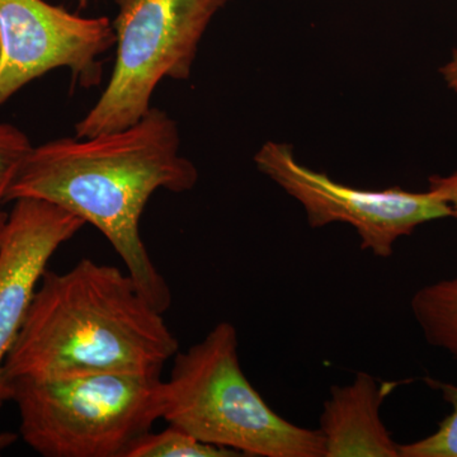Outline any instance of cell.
<instances>
[{
    "label": "cell",
    "mask_w": 457,
    "mask_h": 457,
    "mask_svg": "<svg viewBox=\"0 0 457 457\" xmlns=\"http://www.w3.org/2000/svg\"><path fill=\"white\" fill-rule=\"evenodd\" d=\"M179 146L176 121L154 107L121 130L33 145L8 189L7 204L20 198L46 201L93 225L147 302L165 312L170 288L147 253L140 220L158 189L182 194L196 186V167Z\"/></svg>",
    "instance_id": "cell-1"
},
{
    "label": "cell",
    "mask_w": 457,
    "mask_h": 457,
    "mask_svg": "<svg viewBox=\"0 0 457 457\" xmlns=\"http://www.w3.org/2000/svg\"><path fill=\"white\" fill-rule=\"evenodd\" d=\"M177 352L163 312L131 276L84 258L66 272L42 276L4 370L9 381L161 375Z\"/></svg>",
    "instance_id": "cell-2"
},
{
    "label": "cell",
    "mask_w": 457,
    "mask_h": 457,
    "mask_svg": "<svg viewBox=\"0 0 457 457\" xmlns=\"http://www.w3.org/2000/svg\"><path fill=\"white\" fill-rule=\"evenodd\" d=\"M162 400V420L204 444L240 456L324 457L318 429L279 416L249 383L237 356V332L228 321L177 352Z\"/></svg>",
    "instance_id": "cell-3"
},
{
    "label": "cell",
    "mask_w": 457,
    "mask_h": 457,
    "mask_svg": "<svg viewBox=\"0 0 457 457\" xmlns=\"http://www.w3.org/2000/svg\"><path fill=\"white\" fill-rule=\"evenodd\" d=\"M23 441L45 457H125L163 413L161 375L12 380Z\"/></svg>",
    "instance_id": "cell-4"
},
{
    "label": "cell",
    "mask_w": 457,
    "mask_h": 457,
    "mask_svg": "<svg viewBox=\"0 0 457 457\" xmlns=\"http://www.w3.org/2000/svg\"><path fill=\"white\" fill-rule=\"evenodd\" d=\"M116 60L101 97L75 125L90 137L129 128L150 108L165 78L191 77L198 45L227 0H116Z\"/></svg>",
    "instance_id": "cell-5"
},
{
    "label": "cell",
    "mask_w": 457,
    "mask_h": 457,
    "mask_svg": "<svg viewBox=\"0 0 457 457\" xmlns=\"http://www.w3.org/2000/svg\"><path fill=\"white\" fill-rule=\"evenodd\" d=\"M254 163L302 204L312 228L351 225L359 234L361 248L383 260L392 257L400 237L411 236L420 225L453 218L450 204L431 189L370 191L342 185L299 163L288 144L267 141L255 153Z\"/></svg>",
    "instance_id": "cell-6"
},
{
    "label": "cell",
    "mask_w": 457,
    "mask_h": 457,
    "mask_svg": "<svg viewBox=\"0 0 457 457\" xmlns=\"http://www.w3.org/2000/svg\"><path fill=\"white\" fill-rule=\"evenodd\" d=\"M114 44L107 17H82L45 0H0V107L55 69L71 71L79 86H98L99 57Z\"/></svg>",
    "instance_id": "cell-7"
},
{
    "label": "cell",
    "mask_w": 457,
    "mask_h": 457,
    "mask_svg": "<svg viewBox=\"0 0 457 457\" xmlns=\"http://www.w3.org/2000/svg\"><path fill=\"white\" fill-rule=\"evenodd\" d=\"M86 222L73 212L35 198L14 201L0 228V400L11 402L5 361L16 342L47 264Z\"/></svg>",
    "instance_id": "cell-8"
},
{
    "label": "cell",
    "mask_w": 457,
    "mask_h": 457,
    "mask_svg": "<svg viewBox=\"0 0 457 457\" xmlns=\"http://www.w3.org/2000/svg\"><path fill=\"white\" fill-rule=\"evenodd\" d=\"M398 385L357 372L351 384L332 386L318 429L324 457H399V444L380 416L381 405Z\"/></svg>",
    "instance_id": "cell-9"
},
{
    "label": "cell",
    "mask_w": 457,
    "mask_h": 457,
    "mask_svg": "<svg viewBox=\"0 0 457 457\" xmlns=\"http://www.w3.org/2000/svg\"><path fill=\"white\" fill-rule=\"evenodd\" d=\"M411 309L426 341L457 361V275L417 290Z\"/></svg>",
    "instance_id": "cell-10"
},
{
    "label": "cell",
    "mask_w": 457,
    "mask_h": 457,
    "mask_svg": "<svg viewBox=\"0 0 457 457\" xmlns=\"http://www.w3.org/2000/svg\"><path fill=\"white\" fill-rule=\"evenodd\" d=\"M236 451L204 444L176 426L146 432L126 451L125 457H237Z\"/></svg>",
    "instance_id": "cell-11"
},
{
    "label": "cell",
    "mask_w": 457,
    "mask_h": 457,
    "mask_svg": "<svg viewBox=\"0 0 457 457\" xmlns=\"http://www.w3.org/2000/svg\"><path fill=\"white\" fill-rule=\"evenodd\" d=\"M425 381L451 405V413L432 435L399 444V457H457V385L429 378Z\"/></svg>",
    "instance_id": "cell-12"
},
{
    "label": "cell",
    "mask_w": 457,
    "mask_h": 457,
    "mask_svg": "<svg viewBox=\"0 0 457 457\" xmlns=\"http://www.w3.org/2000/svg\"><path fill=\"white\" fill-rule=\"evenodd\" d=\"M32 143L25 132L12 123H0V228L7 221L8 189L16 179L21 165L31 152Z\"/></svg>",
    "instance_id": "cell-13"
},
{
    "label": "cell",
    "mask_w": 457,
    "mask_h": 457,
    "mask_svg": "<svg viewBox=\"0 0 457 457\" xmlns=\"http://www.w3.org/2000/svg\"><path fill=\"white\" fill-rule=\"evenodd\" d=\"M428 189L436 192L450 204L453 218L457 219V170L449 176H432L428 179Z\"/></svg>",
    "instance_id": "cell-14"
},
{
    "label": "cell",
    "mask_w": 457,
    "mask_h": 457,
    "mask_svg": "<svg viewBox=\"0 0 457 457\" xmlns=\"http://www.w3.org/2000/svg\"><path fill=\"white\" fill-rule=\"evenodd\" d=\"M440 73L449 88L457 93V49L453 51L449 62L442 66Z\"/></svg>",
    "instance_id": "cell-15"
},
{
    "label": "cell",
    "mask_w": 457,
    "mask_h": 457,
    "mask_svg": "<svg viewBox=\"0 0 457 457\" xmlns=\"http://www.w3.org/2000/svg\"><path fill=\"white\" fill-rule=\"evenodd\" d=\"M3 404H4V402H2L0 400V409H2ZM18 436L16 433L12 432H0V453H3V451H5L8 449V447H11L12 445L14 444V442L17 441Z\"/></svg>",
    "instance_id": "cell-16"
},
{
    "label": "cell",
    "mask_w": 457,
    "mask_h": 457,
    "mask_svg": "<svg viewBox=\"0 0 457 457\" xmlns=\"http://www.w3.org/2000/svg\"><path fill=\"white\" fill-rule=\"evenodd\" d=\"M89 0H78V3H79L80 7H86L87 4H88Z\"/></svg>",
    "instance_id": "cell-17"
}]
</instances>
